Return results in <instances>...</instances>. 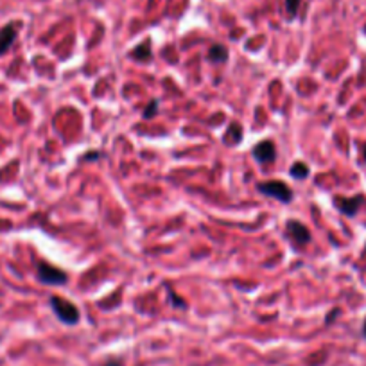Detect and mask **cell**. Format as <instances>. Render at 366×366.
Masks as SVG:
<instances>
[{"instance_id": "obj_1", "label": "cell", "mask_w": 366, "mask_h": 366, "mask_svg": "<svg viewBox=\"0 0 366 366\" xmlns=\"http://www.w3.org/2000/svg\"><path fill=\"white\" fill-rule=\"evenodd\" d=\"M49 302H51L52 310H54V315L58 316L60 321H63L66 325H75L80 321V309L72 302L65 300L63 296L58 295H52Z\"/></svg>"}, {"instance_id": "obj_2", "label": "cell", "mask_w": 366, "mask_h": 366, "mask_svg": "<svg viewBox=\"0 0 366 366\" xmlns=\"http://www.w3.org/2000/svg\"><path fill=\"white\" fill-rule=\"evenodd\" d=\"M258 191L266 196H271L282 203H291L293 202V191L287 183L280 182V180H269V182L258 183Z\"/></svg>"}, {"instance_id": "obj_3", "label": "cell", "mask_w": 366, "mask_h": 366, "mask_svg": "<svg viewBox=\"0 0 366 366\" xmlns=\"http://www.w3.org/2000/svg\"><path fill=\"white\" fill-rule=\"evenodd\" d=\"M66 278H69L66 273H63L56 266H52L49 263L38 264V280L45 286H61V284H65Z\"/></svg>"}, {"instance_id": "obj_4", "label": "cell", "mask_w": 366, "mask_h": 366, "mask_svg": "<svg viewBox=\"0 0 366 366\" xmlns=\"http://www.w3.org/2000/svg\"><path fill=\"white\" fill-rule=\"evenodd\" d=\"M254 158L260 164H269L277 158V147L273 144V141H263L260 144L254 147Z\"/></svg>"}, {"instance_id": "obj_5", "label": "cell", "mask_w": 366, "mask_h": 366, "mask_svg": "<svg viewBox=\"0 0 366 366\" xmlns=\"http://www.w3.org/2000/svg\"><path fill=\"white\" fill-rule=\"evenodd\" d=\"M286 230H287V235L291 237L293 243L298 244V246H305V244L310 241L309 230H307L302 223H298V221H287Z\"/></svg>"}, {"instance_id": "obj_6", "label": "cell", "mask_w": 366, "mask_h": 366, "mask_svg": "<svg viewBox=\"0 0 366 366\" xmlns=\"http://www.w3.org/2000/svg\"><path fill=\"white\" fill-rule=\"evenodd\" d=\"M20 24H8L2 31H0V56H4L5 52L13 47L14 40L19 36Z\"/></svg>"}, {"instance_id": "obj_7", "label": "cell", "mask_w": 366, "mask_h": 366, "mask_svg": "<svg viewBox=\"0 0 366 366\" xmlns=\"http://www.w3.org/2000/svg\"><path fill=\"white\" fill-rule=\"evenodd\" d=\"M365 202V197L363 196H356V197H341L336 196L334 197V203H336V207L343 212V214H347V216H354L359 207Z\"/></svg>"}, {"instance_id": "obj_8", "label": "cell", "mask_w": 366, "mask_h": 366, "mask_svg": "<svg viewBox=\"0 0 366 366\" xmlns=\"http://www.w3.org/2000/svg\"><path fill=\"white\" fill-rule=\"evenodd\" d=\"M241 138H243L241 126L239 124H235V122H232L230 127H228V132H226L225 136H223V142H225V144H228V146H235V144H237Z\"/></svg>"}, {"instance_id": "obj_9", "label": "cell", "mask_w": 366, "mask_h": 366, "mask_svg": "<svg viewBox=\"0 0 366 366\" xmlns=\"http://www.w3.org/2000/svg\"><path fill=\"white\" fill-rule=\"evenodd\" d=\"M208 60L214 61V63H225V61L228 60V51H226L223 45H214V47L210 49Z\"/></svg>"}, {"instance_id": "obj_10", "label": "cell", "mask_w": 366, "mask_h": 366, "mask_svg": "<svg viewBox=\"0 0 366 366\" xmlns=\"http://www.w3.org/2000/svg\"><path fill=\"white\" fill-rule=\"evenodd\" d=\"M291 176L293 178H298V180H305L307 176H309V167H307V164H304V162H296V164L291 165Z\"/></svg>"}, {"instance_id": "obj_11", "label": "cell", "mask_w": 366, "mask_h": 366, "mask_svg": "<svg viewBox=\"0 0 366 366\" xmlns=\"http://www.w3.org/2000/svg\"><path fill=\"white\" fill-rule=\"evenodd\" d=\"M151 56V49H149V42H146L142 47H136L135 51H133V58L135 60H142V61H146L149 60Z\"/></svg>"}, {"instance_id": "obj_12", "label": "cell", "mask_w": 366, "mask_h": 366, "mask_svg": "<svg viewBox=\"0 0 366 366\" xmlns=\"http://www.w3.org/2000/svg\"><path fill=\"white\" fill-rule=\"evenodd\" d=\"M156 108H158V103H156V101H151L149 106L146 108V113H144V117H146V119L153 117V115L156 113Z\"/></svg>"}, {"instance_id": "obj_13", "label": "cell", "mask_w": 366, "mask_h": 366, "mask_svg": "<svg viewBox=\"0 0 366 366\" xmlns=\"http://www.w3.org/2000/svg\"><path fill=\"white\" fill-rule=\"evenodd\" d=\"M298 2H300V0H287V11L291 14H295L296 8H298Z\"/></svg>"}, {"instance_id": "obj_14", "label": "cell", "mask_w": 366, "mask_h": 366, "mask_svg": "<svg viewBox=\"0 0 366 366\" xmlns=\"http://www.w3.org/2000/svg\"><path fill=\"white\" fill-rule=\"evenodd\" d=\"M171 296H173V298H171V300L174 302V305H178V307H185V302H180V300H178V296L174 295V293H171Z\"/></svg>"}, {"instance_id": "obj_15", "label": "cell", "mask_w": 366, "mask_h": 366, "mask_svg": "<svg viewBox=\"0 0 366 366\" xmlns=\"http://www.w3.org/2000/svg\"><path fill=\"white\" fill-rule=\"evenodd\" d=\"M363 330H365V336H366V319H365V327H363Z\"/></svg>"}, {"instance_id": "obj_16", "label": "cell", "mask_w": 366, "mask_h": 366, "mask_svg": "<svg viewBox=\"0 0 366 366\" xmlns=\"http://www.w3.org/2000/svg\"><path fill=\"white\" fill-rule=\"evenodd\" d=\"M363 151H365V160H366V146H365V147H363Z\"/></svg>"}]
</instances>
